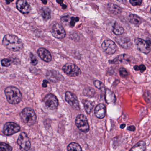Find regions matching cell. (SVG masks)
Returning a JSON list of instances; mask_svg holds the SVG:
<instances>
[{
	"instance_id": "cell-28",
	"label": "cell",
	"mask_w": 151,
	"mask_h": 151,
	"mask_svg": "<svg viewBox=\"0 0 151 151\" xmlns=\"http://www.w3.org/2000/svg\"><path fill=\"white\" fill-rule=\"evenodd\" d=\"M30 59H31V63L32 65H36L38 64V62L35 56L32 54L31 53L30 55Z\"/></svg>"
},
{
	"instance_id": "cell-34",
	"label": "cell",
	"mask_w": 151,
	"mask_h": 151,
	"mask_svg": "<svg viewBox=\"0 0 151 151\" xmlns=\"http://www.w3.org/2000/svg\"><path fill=\"white\" fill-rule=\"evenodd\" d=\"M88 91V92L86 91V95L88 96H92L95 94V91L93 89L91 88H89L88 89H87Z\"/></svg>"
},
{
	"instance_id": "cell-17",
	"label": "cell",
	"mask_w": 151,
	"mask_h": 151,
	"mask_svg": "<svg viewBox=\"0 0 151 151\" xmlns=\"http://www.w3.org/2000/svg\"><path fill=\"white\" fill-rule=\"evenodd\" d=\"M95 114L96 117L99 119H103L105 117L106 106L103 104H99L95 109Z\"/></svg>"
},
{
	"instance_id": "cell-12",
	"label": "cell",
	"mask_w": 151,
	"mask_h": 151,
	"mask_svg": "<svg viewBox=\"0 0 151 151\" xmlns=\"http://www.w3.org/2000/svg\"><path fill=\"white\" fill-rule=\"evenodd\" d=\"M135 43L138 50L142 53L148 54L150 52V47L144 40L140 38H136L135 40Z\"/></svg>"
},
{
	"instance_id": "cell-9",
	"label": "cell",
	"mask_w": 151,
	"mask_h": 151,
	"mask_svg": "<svg viewBox=\"0 0 151 151\" xmlns=\"http://www.w3.org/2000/svg\"><path fill=\"white\" fill-rule=\"evenodd\" d=\"M65 99L73 108L76 110H80L79 101L75 94L70 91H67L65 93Z\"/></svg>"
},
{
	"instance_id": "cell-7",
	"label": "cell",
	"mask_w": 151,
	"mask_h": 151,
	"mask_svg": "<svg viewBox=\"0 0 151 151\" xmlns=\"http://www.w3.org/2000/svg\"><path fill=\"white\" fill-rule=\"evenodd\" d=\"M63 70L66 75L70 76H77L81 73L80 68L73 63H67L65 65L63 66Z\"/></svg>"
},
{
	"instance_id": "cell-16",
	"label": "cell",
	"mask_w": 151,
	"mask_h": 151,
	"mask_svg": "<svg viewBox=\"0 0 151 151\" xmlns=\"http://www.w3.org/2000/svg\"><path fill=\"white\" fill-rule=\"evenodd\" d=\"M39 56L44 62L49 63L52 60V56L50 52L44 48H40L37 51Z\"/></svg>"
},
{
	"instance_id": "cell-21",
	"label": "cell",
	"mask_w": 151,
	"mask_h": 151,
	"mask_svg": "<svg viewBox=\"0 0 151 151\" xmlns=\"http://www.w3.org/2000/svg\"><path fill=\"white\" fill-rule=\"evenodd\" d=\"M41 15L45 20H48L51 18V12L49 8H43L41 10Z\"/></svg>"
},
{
	"instance_id": "cell-39",
	"label": "cell",
	"mask_w": 151,
	"mask_h": 151,
	"mask_svg": "<svg viewBox=\"0 0 151 151\" xmlns=\"http://www.w3.org/2000/svg\"><path fill=\"white\" fill-rule=\"evenodd\" d=\"M146 42L147 44H148V45H149L150 47V46H151V41L150 40H147Z\"/></svg>"
},
{
	"instance_id": "cell-31",
	"label": "cell",
	"mask_w": 151,
	"mask_h": 151,
	"mask_svg": "<svg viewBox=\"0 0 151 151\" xmlns=\"http://www.w3.org/2000/svg\"><path fill=\"white\" fill-rule=\"evenodd\" d=\"M129 1L133 6H139L142 4V0H129Z\"/></svg>"
},
{
	"instance_id": "cell-37",
	"label": "cell",
	"mask_w": 151,
	"mask_h": 151,
	"mask_svg": "<svg viewBox=\"0 0 151 151\" xmlns=\"http://www.w3.org/2000/svg\"><path fill=\"white\" fill-rule=\"evenodd\" d=\"M127 129L129 130V131H134L135 130L136 128L134 126H129V127H128Z\"/></svg>"
},
{
	"instance_id": "cell-26",
	"label": "cell",
	"mask_w": 151,
	"mask_h": 151,
	"mask_svg": "<svg viewBox=\"0 0 151 151\" xmlns=\"http://www.w3.org/2000/svg\"><path fill=\"white\" fill-rule=\"evenodd\" d=\"M10 145L4 142H0V151H12Z\"/></svg>"
},
{
	"instance_id": "cell-19",
	"label": "cell",
	"mask_w": 151,
	"mask_h": 151,
	"mask_svg": "<svg viewBox=\"0 0 151 151\" xmlns=\"http://www.w3.org/2000/svg\"><path fill=\"white\" fill-rule=\"evenodd\" d=\"M108 10L111 13L115 15L119 14L121 12V9L118 5L114 4H109L107 5Z\"/></svg>"
},
{
	"instance_id": "cell-6",
	"label": "cell",
	"mask_w": 151,
	"mask_h": 151,
	"mask_svg": "<svg viewBox=\"0 0 151 151\" xmlns=\"http://www.w3.org/2000/svg\"><path fill=\"white\" fill-rule=\"evenodd\" d=\"M43 101L45 106L50 110H55L58 106V100L56 97L53 94L47 95L43 99Z\"/></svg>"
},
{
	"instance_id": "cell-27",
	"label": "cell",
	"mask_w": 151,
	"mask_h": 151,
	"mask_svg": "<svg viewBox=\"0 0 151 151\" xmlns=\"http://www.w3.org/2000/svg\"><path fill=\"white\" fill-rule=\"evenodd\" d=\"M12 63V60L9 58H4L1 61V65L4 67H8Z\"/></svg>"
},
{
	"instance_id": "cell-15",
	"label": "cell",
	"mask_w": 151,
	"mask_h": 151,
	"mask_svg": "<svg viewBox=\"0 0 151 151\" xmlns=\"http://www.w3.org/2000/svg\"><path fill=\"white\" fill-rule=\"evenodd\" d=\"M130 57L129 56L126 54L120 55L114 59L109 60V63L112 64H119L122 63H130Z\"/></svg>"
},
{
	"instance_id": "cell-36",
	"label": "cell",
	"mask_w": 151,
	"mask_h": 151,
	"mask_svg": "<svg viewBox=\"0 0 151 151\" xmlns=\"http://www.w3.org/2000/svg\"><path fill=\"white\" fill-rule=\"evenodd\" d=\"M69 19H70L69 16H64V17H63L61 18V20H62V22H63V23H66L69 21Z\"/></svg>"
},
{
	"instance_id": "cell-33",
	"label": "cell",
	"mask_w": 151,
	"mask_h": 151,
	"mask_svg": "<svg viewBox=\"0 0 151 151\" xmlns=\"http://www.w3.org/2000/svg\"><path fill=\"white\" fill-rule=\"evenodd\" d=\"M79 20V18L78 17H72L71 18L70 22V25L71 27H74L75 26L76 23L78 22Z\"/></svg>"
},
{
	"instance_id": "cell-8",
	"label": "cell",
	"mask_w": 151,
	"mask_h": 151,
	"mask_svg": "<svg viewBox=\"0 0 151 151\" xmlns=\"http://www.w3.org/2000/svg\"><path fill=\"white\" fill-rule=\"evenodd\" d=\"M20 130V127L17 123L8 122L5 123L3 128V133L6 136H11Z\"/></svg>"
},
{
	"instance_id": "cell-20",
	"label": "cell",
	"mask_w": 151,
	"mask_h": 151,
	"mask_svg": "<svg viewBox=\"0 0 151 151\" xmlns=\"http://www.w3.org/2000/svg\"><path fill=\"white\" fill-rule=\"evenodd\" d=\"M146 145L145 142L141 141L137 143L129 151H145L146 149Z\"/></svg>"
},
{
	"instance_id": "cell-23",
	"label": "cell",
	"mask_w": 151,
	"mask_h": 151,
	"mask_svg": "<svg viewBox=\"0 0 151 151\" xmlns=\"http://www.w3.org/2000/svg\"><path fill=\"white\" fill-rule=\"evenodd\" d=\"M84 107L87 113L90 114L94 107V105L91 101L86 100L84 103Z\"/></svg>"
},
{
	"instance_id": "cell-2",
	"label": "cell",
	"mask_w": 151,
	"mask_h": 151,
	"mask_svg": "<svg viewBox=\"0 0 151 151\" xmlns=\"http://www.w3.org/2000/svg\"><path fill=\"white\" fill-rule=\"evenodd\" d=\"M7 101L12 104H17L21 102L22 95L19 90L16 87L9 86L4 90Z\"/></svg>"
},
{
	"instance_id": "cell-35",
	"label": "cell",
	"mask_w": 151,
	"mask_h": 151,
	"mask_svg": "<svg viewBox=\"0 0 151 151\" xmlns=\"http://www.w3.org/2000/svg\"><path fill=\"white\" fill-rule=\"evenodd\" d=\"M57 2L62 6V8L63 9H65L67 8V6L63 4V0H57Z\"/></svg>"
},
{
	"instance_id": "cell-5",
	"label": "cell",
	"mask_w": 151,
	"mask_h": 151,
	"mask_svg": "<svg viewBox=\"0 0 151 151\" xmlns=\"http://www.w3.org/2000/svg\"><path fill=\"white\" fill-rule=\"evenodd\" d=\"M76 125L82 132H88L89 130V126L87 118L83 114H79L76 119Z\"/></svg>"
},
{
	"instance_id": "cell-29",
	"label": "cell",
	"mask_w": 151,
	"mask_h": 151,
	"mask_svg": "<svg viewBox=\"0 0 151 151\" xmlns=\"http://www.w3.org/2000/svg\"><path fill=\"white\" fill-rule=\"evenodd\" d=\"M134 69L136 71H140L142 73L144 72L146 70V66L143 64L141 65L140 66H138L135 65L134 66Z\"/></svg>"
},
{
	"instance_id": "cell-4",
	"label": "cell",
	"mask_w": 151,
	"mask_h": 151,
	"mask_svg": "<svg viewBox=\"0 0 151 151\" xmlns=\"http://www.w3.org/2000/svg\"><path fill=\"white\" fill-rule=\"evenodd\" d=\"M17 143L19 146L20 150L22 151H27L31 148V144L28 136L24 132H22L19 134Z\"/></svg>"
},
{
	"instance_id": "cell-14",
	"label": "cell",
	"mask_w": 151,
	"mask_h": 151,
	"mask_svg": "<svg viewBox=\"0 0 151 151\" xmlns=\"http://www.w3.org/2000/svg\"><path fill=\"white\" fill-rule=\"evenodd\" d=\"M116 42L123 48L129 49L132 47L133 45L132 41L128 37H117L115 38Z\"/></svg>"
},
{
	"instance_id": "cell-32",
	"label": "cell",
	"mask_w": 151,
	"mask_h": 151,
	"mask_svg": "<svg viewBox=\"0 0 151 151\" xmlns=\"http://www.w3.org/2000/svg\"><path fill=\"white\" fill-rule=\"evenodd\" d=\"M94 84L95 87L99 89L102 88L104 87L103 83L100 81H98V80H96V81H94Z\"/></svg>"
},
{
	"instance_id": "cell-10",
	"label": "cell",
	"mask_w": 151,
	"mask_h": 151,
	"mask_svg": "<svg viewBox=\"0 0 151 151\" xmlns=\"http://www.w3.org/2000/svg\"><path fill=\"white\" fill-rule=\"evenodd\" d=\"M102 48L105 52L108 55H112L116 52L117 46L113 41L106 40L102 44Z\"/></svg>"
},
{
	"instance_id": "cell-25",
	"label": "cell",
	"mask_w": 151,
	"mask_h": 151,
	"mask_svg": "<svg viewBox=\"0 0 151 151\" xmlns=\"http://www.w3.org/2000/svg\"><path fill=\"white\" fill-rule=\"evenodd\" d=\"M129 21L132 24L135 25H138L141 24V19L138 16L134 14H131L129 16Z\"/></svg>"
},
{
	"instance_id": "cell-40",
	"label": "cell",
	"mask_w": 151,
	"mask_h": 151,
	"mask_svg": "<svg viewBox=\"0 0 151 151\" xmlns=\"http://www.w3.org/2000/svg\"><path fill=\"white\" fill-rule=\"evenodd\" d=\"M13 1H14V0H5L6 3H7V4H9L11 3Z\"/></svg>"
},
{
	"instance_id": "cell-43",
	"label": "cell",
	"mask_w": 151,
	"mask_h": 151,
	"mask_svg": "<svg viewBox=\"0 0 151 151\" xmlns=\"http://www.w3.org/2000/svg\"><path fill=\"white\" fill-rule=\"evenodd\" d=\"M126 127V124H122L120 126V128L121 129H124Z\"/></svg>"
},
{
	"instance_id": "cell-11",
	"label": "cell",
	"mask_w": 151,
	"mask_h": 151,
	"mask_svg": "<svg viewBox=\"0 0 151 151\" xmlns=\"http://www.w3.org/2000/svg\"><path fill=\"white\" fill-rule=\"evenodd\" d=\"M51 33L55 38L58 39H63L66 35L64 28L59 24H56L51 29Z\"/></svg>"
},
{
	"instance_id": "cell-42",
	"label": "cell",
	"mask_w": 151,
	"mask_h": 151,
	"mask_svg": "<svg viewBox=\"0 0 151 151\" xmlns=\"http://www.w3.org/2000/svg\"><path fill=\"white\" fill-rule=\"evenodd\" d=\"M42 2V3L44 4H46L47 3V0H41Z\"/></svg>"
},
{
	"instance_id": "cell-38",
	"label": "cell",
	"mask_w": 151,
	"mask_h": 151,
	"mask_svg": "<svg viewBox=\"0 0 151 151\" xmlns=\"http://www.w3.org/2000/svg\"><path fill=\"white\" fill-rule=\"evenodd\" d=\"M48 83L47 81H46V80H44L43 81V83L42 84V87L43 88H47V84Z\"/></svg>"
},
{
	"instance_id": "cell-30",
	"label": "cell",
	"mask_w": 151,
	"mask_h": 151,
	"mask_svg": "<svg viewBox=\"0 0 151 151\" xmlns=\"http://www.w3.org/2000/svg\"><path fill=\"white\" fill-rule=\"evenodd\" d=\"M119 73L121 76L122 77H127L128 75V73L125 68L121 67L119 70Z\"/></svg>"
},
{
	"instance_id": "cell-24",
	"label": "cell",
	"mask_w": 151,
	"mask_h": 151,
	"mask_svg": "<svg viewBox=\"0 0 151 151\" xmlns=\"http://www.w3.org/2000/svg\"><path fill=\"white\" fill-rule=\"evenodd\" d=\"M113 32L116 35H119L124 33V29L122 27L119 25L117 23H115L114 26Z\"/></svg>"
},
{
	"instance_id": "cell-18",
	"label": "cell",
	"mask_w": 151,
	"mask_h": 151,
	"mask_svg": "<svg viewBox=\"0 0 151 151\" xmlns=\"http://www.w3.org/2000/svg\"><path fill=\"white\" fill-rule=\"evenodd\" d=\"M105 100L106 102L108 104L114 103L116 100L115 95L110 90H106V91Z\"/></svg>"
},
{
	"instance_id": "cell-41",
	"label": "cell",
	"mask_w": 151,
	"mask_h": 151,
	"mask_svg": "<svg viewBox=\"0 0 151 151\" xmlns=\"http://www.w3.org/2000/svg\"><path fill=\"white\" fill-rule=\"evenodd\" d=\"M117 1L121 3H125L126 2V0H117Z\"/></svg>"
},
{
	"instance_id": "cell-13",
	"label": "cell",
	"mask_w": 151,
	"mask_h": 151,
	"mask_svg": "<svg viewBox=\"0 0 151 151\" xmlns=\"http://www.w3.org/2000/svg\"><path fill=\"white\" fill-rule=\"evenodd\" d=\"M17 9L24 14H27L31 11V7L26 0H18L16 3Z\"/></svg>"
},
{
	"instance_id": "cell-1",
	"label": "cell",
	"mask_w": 151,
	"mask_h": 151,
	"mask_svg": "<svg viewBox=\"0 0 151 151\" xmlns=\"http://www.w3.org/2000/svg\"><path fill=\"white\" fill-rule=\"evenodd\" d=\"M2 43L9 50L19 51L23 48V43L18 37L11 34H7L4 37Z\"/></svg>"
},
{
	"instance_id": "cell-22",
	"label": "cell",
	"mask_w": 151,
	"mask_h": 151,
	"mask_svg": "<svg viewBox=\"0 0 151 151\" xmlns=\"http://www.w3.org/2000/svg\"><path fill=\"white\" fill-rule=\"evenodd\" d=\"M67 151H82L81 146L75 142L71 143L67 147Z\"/></svg>"
},
{
	"instance_id": "cell-3",
	"label": "cell",
	"mask_w": 151,
	"mask_h": 151,
	"mask_svg": "<svg viewBox=\"0 0 151 151\" xmlns=\"http://www.w3.org/2000/svg\"><path fill=\"white\" fill-rule=\"evenodd\" d=\"M20 116L22 121L28 126H32L36 122L37 117L34 110L32 108H24L20 113Z\"/></svg>"
}]
</instances>
